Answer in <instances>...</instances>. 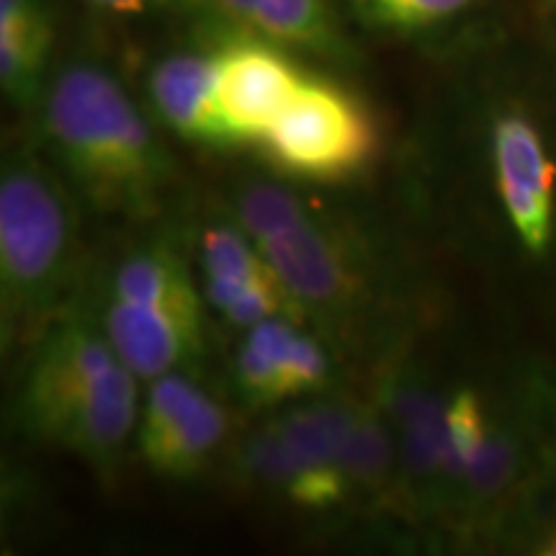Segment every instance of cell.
Returning a JSON list of instances; mask_svg holds the SVG:
<instances>
[{
  "mask_svg": "<svg viewBox=\"0 0 556 556\" xmlns=\"http://www.w3.org/2000/svg\"><path fill=\"white\" fill-rule=\"evenodd\" d=\"M178 232L191 255L206 307L229 328L248 330L281 315L302 319L266 255L227 208L201 214Z\"/></svg>",
  "mask_w": 556,
  "mask_h": 556,
  "instance_id": "6",
  "label": "cell"
},
{
  "mask_svg": "<svg viewBox=\"0 0 556 556\" xmlns=\"http://www.w3.org/2000/svg\"><path fill=\"white\" fill-rule=\"evenodd\" d=\"M548 11H552V16L556 21V0H548Z\"/></svg>",
  "mask_w": 556,
  "mask_h": 556,
  "instance_id": "19",
  "label": "cell"
},
{
  "mask_svg": "<svg viewBox=\"0 0 556 556\" xmlns=\"http://www.w3.org/2000/svg\"><path fill=\"white\" fill-rule=\"evenodd\" d=\"M229 435V413L217 394L180 368L148 381L135 448L160 477L191 479L204 471Z\"/></svg>",
  "mask_w": 556,
  "mask_h": 556,
  "instance_id": "9",
  "label": "cell"
},
{
  "mask_svg": "<svg viewBox=\"0 0 556 556\" xmlns=\"http://www.w3.org/2000/svg\"><path fill=\"white\" fill-rule=\"evenodd\" d=\"M90 312L139 381L193 368L206 353V307L96 299Z\"/></svg>",
  "mask_w": 556,
  "mask_h": 556,
  "instance_id": "13",
  "label": "cell"
},
{
  "mask_svg": "<svg viewBox=\"0 0 556 556\" xmlns=\"http://www.w3.org/2000/svg\"><path fill=\"white\" fill-rule=\"evenodd\" d=\"M139 407V379L93 312L73 302L31 345L11 420L31 441L65 448L96 471H114L135 443Z\"/></svg>",
  "mask_w": 556,
  "mask_h": 556,
  "instance_id": "3",
  "label": "cell"
},
{
  "mask_svg": "<svg viewBox=\"0 0 556 556\" xmlns=\"http://www.w3.org/2000/svg\"><path fill=\"white\" fill-rule=\"evenodd\" d=\"M214 31L258 37L289 52L348 65L356 60L338 0H165Z\"/></svg>",
  "mask_w": 556,
  "mask_h": 556,
  "instance_id": "12",
  "label": "cell"
},
{
  "mask_svg": "<svg viewBox=\"0 0 556 556\" xmlns=\"http://www.w3.org/2000/svg\"><path fill=\"white\" fill-rule=\"evenodd\" d=\"M86 3L111 16H135L148 9L152 0H86Z\"/></svg>",
  "mask_w": 556,
  "mask_h": 556,
  "instance_id": "17",
  "label": "cell"
},
{
  "mask_svg": "<svg viewBox=\"0 0 556 556\" xmlns=\"http://www.w3.org/2000/svg\"><path fill=\"white\" fill-rule=\"evenodd\" d=\"M302 319L332 345H361L384 315V266L371 240L283 180H240L225 201Z\"/></svg>",
  "mask_w": 556,
  "mask_h": 556,
  "instance_id": "2",
  "label": "cell"
},
{
  "mask_svg": "<svg viewBox=\"0 0 556 556\" xmlns=\"http://www.w3.org/2000/svg\"><path fill=\"white\" fill-rule=\"evenodd\" d=\"M217 58L208 50L165 54L148 75L150 114L163 129L206 148H232L217 111Z\"/></svg>",
  "mask_w": 556,
  "mask_h": 556,
  "instance_id": "14",
  "label": "cell"
},
{
  "mask_svg": "<svg viewBox=\"0 0 556 556\" xmlns=\"http://www.w3.org/2000/svg\"><path fill=\"white\" fill-rule=\"evenodd\" d=\"M52 45L47 0H0V88L16 109H37L52 78Z\"/></svg>",
  "mask_w": 556,
  "mask_h": 556,
  "instance_id": "15",
  "label": "cell"
},
{
  "mask_svg": "<svg viewBox=\"0 0 556 556\" xmlns=\"http://www.w3.org/2000/svg\"><path fill=\"white\" fill-rule=\"evenodd\" d=\"M531 552L533 554H546V556H556V523L541 526L536 531V536L531 541Z\"/></svg>",
  "mask_w": 556,
  "mask_h": 556,
  "instance_id": "18",
  "label": "cell"
},
{
  "mask_svg": "<svg viewBox=\"0 0 556 556\" xmlns=\"http://www.w3.org/2000/svg\"><path fill=\"white\" fill-rule=\"evenodd\" d=\"M217 58V111L232 148L258 144L302 86L304 73L291 52L274 41L222 31Z\"/></svg>",
  "mask_w": 556,
  "mask_h": 556,
  "instance_id": "11",
  "label": "cell"
},
{
  "mask_svg": "<svg viewBox=\"0 0 556 556\" xmlns=\"http://www.w3.org/2000/svg\"><path fill=\"white\" fill-rule=\"evenodd\" d=\"M258 148L281 176L340 184L366 170L379 155V127L351 90L304 75Z\"/></svg>",
  "mask_w": 556,
  "mask_h": 556,
  "instance_id": "5",
  "label": "cell"
},
{
  "mask_svg": "<svg viewBox=\"0 0 556 556\" xmlns=\"http://www.w3.org/2000/svg\"><path fill=\"white\" fill-rule=\"evenodd\" d=\"M490 168L513 238L523 253L544 258L556 232V163L526 111L503 109L492 116Z\"/></svg>",
  "mask_w": 556,
  "mask_h": 556,
  "instance_id": "10",
  "label": "cell"
},
{
  "mask_svg": "<svg viewBox=\"0 0 556 556\" xmlns=\"http://www.w3.org/2000/svg\"><path fill=\"white\" fill-rule=\"evenodd\" d=\"M332 343L299 317H270L240 330L229 364L232 392L242 407L276 409L332 389Z\"/></svg>",
  "mask_w": 556,
  "mask_h": 556,
  "instance_id": "8",
  "label": "cell"
},
{
  "mask_svg": "<svg viewBox=\"0 0 556 556\" xmlns=\"http://www.w3.org/2000/svg\"><path fill=\"white\" fill-rule=\"evenodd\" d=\"M477 0H343L348 16L366 31L397 41H428L464 21Z\"/></svg>",
  "mask_w": 556,
  "mask_h": 556,
  "instance_id": "16",
  "label": "cell"
},
{
  "mask_svg": "<svg viewBox=\"0 0 556 556\" xmlns=\"http://www.w3.org/2000/svg\"><path fill=\"white\" fill-rule=\"evenodd\" d=\"M80 263L78 193L41 148L5 152L0 168V338L31 348L73 304Z\"/></svg>",
  "mask_w": 556,
  "mask_h": 556,
  "instance_id": "4",
  "label": "cell"
},
{
  "mask_svg": "<svg viewBox=\"0 0 556 556\" xmlns=\"http://www.w3.org/2000/svg\"><path fill=\"white\" fill-rule=\"evenodd\" d=\"M39 142L73 191L109 217L155 219L176 184L155 116L99 62L52 73L37 103Z\"/></svg>",
  "mask_w": 556,
  "mask_h": 556,
  "instance_id": "1",
  "label": "cell"
},
{
  "mask_svg": "<svg viewBox=\"0 0 556 556\" xmlns=\"http://www.w3.org/2000/svg\"><path fill=\"white\" fill-rule=\"evenodd\" d=\"M374 397L394 428L400 454L397 500L409 518L443 520L448 513L446 400L413 364H392L379 377Z\"/></svg>",
  "mask_w": 556,
  "mask_h": 556,
  "instance_id": "7",
  "label": "cell"
}]
</instances>
